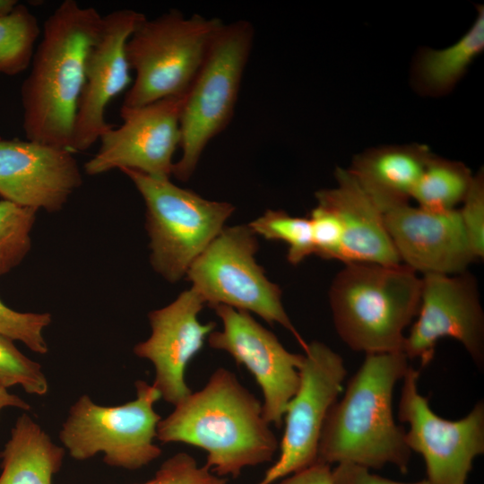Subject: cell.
Returning a JSON list of instances; mask_svg holds the SVG:
<instances>
[{
	"mask_svg": "<svg viewBox=\"0 0 484 484\" xmlns=\"http://www.w3.org/2000/svg\"><path fill=\"white\" fill-rule=\"evenodd\" d=\"M36 210L0 201V275L18 266L31 247Z\"/></svg>",
	"mask_w": 484,
	"mask_h": 484,
	"instance_id": "26",
	"label": "cell"
},
{
	"mask_svg": "<svg viewBox=\"0 0 484 484\" xmlns=\"http://www.w3.org/2000/svg\"><path fill=\"white\" fill-rule=\"evenodd\" d=\"M421 287V277L403 264H345L329 290L338 335L355 351H402L404 331L419 308Z\"/></svg>",
	"mask_w": 484,
	"mask_h": 484,
	"instance_id": "4",
	"label": "cell"
},
{
	"mask_svg": "<svg viewBox=\"0 0 484 484\" xmlns=\"http://www.w3.org/2000/svg\"><path fill=\"white\" fill-rule=\"evenodd\" d=\"M82 183L68 149L0 138V195L18 205L56 212Z\"/></svg>",
	"mask_w": 484,
	"mask_h": 484,
	"instance_id": "17",
	"label": "cell"
},
{
	"mask_svg": "<svg viewBox=\"0 0 484 484\" xmlns=\"http://www.w3.org/2000/svg\"><path fill=\"white\" fill-rule=\"evenodd\" d=\"M40 32L37 17L22 4L0 17V75H16L30 65Z\"/></svg>",
	"mask_w": 484,
	"mask_h": 484,
	"instance_id": "24",
	"label": "cell"
},
{
	"mask_svg": "<svg viewBox=\"0 0 484 484\" xmlns=\"http://www.w3.org/2000/svg\"><path fill=\"white\" fill-rule=\"evenodd\" d=\"M273 484H332L331 465L316 461Z\"/></svg>",
	"mask_w": 484,
	"mask_h": 484,
	"instance_id": "33",
	"label": "cell"
},
{
	"mask_svg": "<svg viewBox=\"0 0 484 484\" xmlns=\"http://www.w3.org/2000/svg\"><path fill=\"white\" fill-rule=\"evenodd\" d=\"M212 308L223 327L209 334V346L229 353L253 375L263 393L264 419L281 428L286 408L299 386L304 355L285 349L250 313L225 305Z\"/></svg>",
	"mask_w": 484,
	"mask_h": 484,
	"instance_id": "13",
	"label": "cell"
},
{
	"mask_svg": "<svg viewBox=\"0 0 484 484\" xmlns=\"http://www.w3.org/2000/svg\"><path fill=\"white\" fill-rule=\"evenodd\" d=\"M314 244V254L324 259L341 261L342 229L336 215L317 204L308 217Z\"/></svg>",
	"mask_w": 484,
	"mask_h": 484,
	"instance_id": "30",
	"label": "cell"
},
{
	"mask_svg": "<svg viewBox=\"0 0 484 484\" xmlns=\"http://www.w3.org/2000/svg\"><path fill=\"white\" fill-rule=\"evenodd\" d=\"M384 220L401 263L417 273L459 274L477 261L458 209L435 212L408 203Z\"/></svg>",
	"mask_w": 484,
	"mask_h": 484,
	"instance_id": "18",
	"label": "cell"
},
{
	"mask_svg": "<svg viewBox=\"0 0 484 484\" xmlns=\"http://www.w3.org/2000/svg\"><path fill=\"white\" fill-rule=\"evenodd\" d=\"M458 209L462 224L477 260L484 257V170L474 175L471 187Z\"/></svg>",
	"mask_w": 484,
	"mask_h": 484,
	"instance_id": "29",
	"label": "cell"
},
{
	"mask_svg": "<svg viewBox=\"0 0 484 484\" xmlns=\"http://www.w3.org/2000/svg\"><path fill=\"white\" fill-rule=\"evenodd\" d=\"M419 371L409 367L403 378L398 419L409 424L405 442L425 462L428 484H466L474 460L484 454V402L462 419L436 414L419 391Z\"/></svg>",
	"mask_w": 484,
	"mask_h": 484,
	"instance_id": "10",
	"label": "cell"
},
{
	"mask_svg": "<svg viewBox=\"0 0 484 484\" xmlns=\"http://www.w3.org/2000/svg\"><path fill=\"white\" fill-rule=\"evenodd\" d=\"M136 484H160V481L156 477H154L153 479H151L150 480H147V481L143 482V483H136Z\"/></svg>",
	"mask_w": 484,
	"mask_h": 484,
	"instance_id": "36",
	"label": "cell"
},
{
	"mask_svg": "<svg viewBox=\"0 0 484 484\" xmlns=\"http://www.w3.org/2000/svg\"><path fill=\"white\" fill-rule=\"evenodd\" d=\"M102 20L95 8L65 0L44 22L21 88L26 139L71 151L86 62Z\"/></svg>",
	"mask_w": 484,
	"mask_h": 484,
	"instance_id": "2",
	"label": "cell"
},
{
	"mask_svg": "<svg viewBox=\"0 0 484 484\" xmlns=\"http://www.w3.org/2000/svg\"><path fill=\"white\" fill-rule=\"evenodd\" d=\"M332 484H428L427 480L402 482L382 477L372 470L352 463H340L332 470Z\"/></svg>",
	"mask_w": 484,
	"mask_h": 484,
	"instance_id": "32",
	"label": "cell"
},
{
	"mask_svg": "<svg viewBox=\"0 0 484 484\" xmlns=\"http://www.w3.org/2000/svg\"><path fill=\"white\" fill-rule=\"evenodd\" d=\"M223 23L219 18L186 16L178 10L145 17L126 43L135 78L122 107L137 108L184 96Z\"/></svg>",
	"mask_w": 484,
	"mask_h": 484,
	"instance_id": "5",
	"label": "cell"
},
{
	"mask_svg": "<svg viewBox=\"0 0 484 484\" xmlns=\"http://www.w3.org/2000/svg\"><path fill=\"white\" fill-rule=\"evenodd\" d=\"M336 186L315 192L317 204L330 209L342 229L341 262L402 264L385 228L384 213L348 169L336 168Z\"/></svg>",
	"mask_w": 484,
	"mask_h": 484,
	"instance_id": "19",
	"label": "cell"
},
{
	"mask_svg": "<svg viewBox=\"0 0 484 484\" xmlns=\"http://www.w3.org/2000/svg\"><path fill=\"white\" fill-rule=\"evenodd\" d=\"M246 20L223 23L184 96L180 115L179 160L172 175L187 181L203 151L229 125L254 41Z\"/></svg>",
	"mask_w": 484,
	"mask_h": 484,
	"instance_id": "6",
	"label": "cell"
},
{
	"mask_svg": "<svg viewBox=\"0 0 484 484\" xmlns=\"http://www.w3.org/2000/svg\"><path fill=\"white\" fill-rule=\"evenodd\" d=\"M51 322L50 313L15 311L0 299V334L13 341H21L35 353L48 352L44 330Z\"/></svg>",
	"mask_w": 484,
	"mask_h": 484,
	"instance_id": "28",
	"label": "cell"
},
{
	"mask_svg": "<svg viewBox=\"0 0 484 484\" xmlns=\"http://www.w3.org/2000/svg\"><path fill=\"white\" fill-rule=\"evenodd\" d=\"M65 452L37 421L22 413L0 452V484H52Z\"/></svg>",
	"mask_w": 484,
	"mask_h": 484,
	"instance_id": "22",
	"label": "cell"
},
{
	"mask_svg": "<svg viewBox=\"0 0 484 484\" xmlns=\"http://www.w3.org/2000/svg\"><path fill=\"white\" fill-rule=\"evenodd\" d=\"M270 426L262 402L234 373L220 367L160 420L157 439L199 447L212 473L237 478L245 468L272 460L279 441Z\"/></svg>",
	"mask_w": 484,
	"mask_h": 484,
	"instance_id": "1",
	"label": "cell"
},
{
	"mask_svg": "<svg viewBox=\"0 0 484 484\" xmlns=\"http://www.w3.org/2000/svg\"><path fill=\"white\" fill-rule=\"evenodd\" d=\"M204 305L194 288L184 290L170 304L149 313L151 335L133 349L135 356L152 364L153 386L174 406L192 393L186 381V367L216 327L214 322L199 321Z\"/></svg>",
	"mask_w": 484,
	"mask_h": 484,
	"instance_id": "16",
	"label": "cell"
},
{
	"mask_svg": "<svg viewBox=\"0 0 484 484\" xmlns=\"http://www.w3.org/2000/svg\"><path fill=\"white\" fill-rule=\"evenodd\" d=\"M185 96V95H184ZM184 96L165 98L137 107H121L123 123L99 137L100 146L84 164L89 176L115 169H133L156 177H170L174 153L180 145Z\"/></svg>",
	"mask_w": 484,
	"mask_h": 484,
	"instance_id": "14",
	"label": "cell"
},
{
	"mask_svg": "<svg viewBox=\"0 0 484 484\" xmlns=\"http://www.w3.org/2000/svg\"><path fill=\"white\" fill-rule=\"evenodd\" d=\"M160 484H226L225 478L212 473L205 465L199 467L193 456L177 453L165 460L155 476Z\"/></svg>",
	"mask_w": 484,
	"mask_h": 484,
	"instance_id": "31",
	"label": "cell"
},
{
	"mask_svg": "<svg viewBox=\"0 0 484 484\" xmlns=\"http://www.w3.org/2000/svg\"><path fill=\"white\" fill-rule=\"evenodd\" d=\"M8 407L20 409L25 411H30V405L18 395L11 393L7 388L0 385V414Z\"/></svg>",
	"mask_w": 484,
	"mask_h": 484,
	"instance_id": "34",
	"label": "cell"
},
{
	"mask_svg": "<svg viewBox=\"0 0 484 484\" xmlns=\"http://www.w3.org/2000/svg\"><path fill=\"white\" fill-rule=\"evenodd\" d=\"M146 207L150 261L155 272L174 283L186 276L196 257L223 229L235 207L205 199L169 177L124 169Z\"/></svg>",
	"mask_w": 484,
	"mask_h": 484,
	"instance_id": "7",
	"label": "cell"
},
{
	"mask_svg": "<svg viewBox=\"0 0 484 484\" xmlns=\"http://www.w3.org/2000/svg\"><path fill=\"white\" fill-rule=\"evenodd\" d=\"M144 18L133 9L115 10L103 16L86 62L71 144L73 153L91 148L112 126L106 121L107 107L130 84L126 43Z\"/></svg>",
	"mask_w": 484,
	"mask_h": 484,
	"instance_id": "15",
	"label": "cell"
},
{
	"mask_svg": "<svg viewBox=\"0 0 484 484\" xmlns=\"http://www.w3.org/2000/svg\"><path fill=\"white\" fill-rule=\"evenodd\" d=\"M17 4L16 0H0V17L9 13Z\"/></svg>",
	"mask_w": 484,
	"mask_h": 484,
	"instance_id": "35",
	"label": "cell"
},
{
	"mask_svg": "<svg viewBox=\"0 0 484 484\" xmlns=\"http://www.w3.org/2000/svg\"><path fill=\"white\" fill-rule=\"evenodd\" d=\"M462 162L432 153L412 194L418 206L435 212H449L462 203L473 178Z\"/></svg>",
	"mask_w": 484,
	"mask_h": 484,
	"instance_id": "23",
	"label": "cell"
},
{
	"mask_svg": "<svg viewBox=\"0 0 484 484\" xmlns=\"http://www.w3.org/2000/svg\"><path fill=\"white\" fill-rule=\"evenodd\" d=\"M255 235L288 245V261L298 264L314 254L311 223L308 218L291 216L284 211L268 210L248 224Z\"/></svg>",
	"mask_w": 484,
	"mask_h": 484,
	"instance_id": "25",
	"label": "cell"
},
{
	"mask_svg": "<svg viewBox=\"0 0 484 484\" xmlns=\"http://www.w3.org/2000/svg\"><path fill=\"white\" fill-rule=\"evenodd\" d=\"M256 235L247 225L224 227L196 257L186 276L211 307L225 305L255 313L270 324L290 331L303 350V340L288 316L280 287L256 263Z\"/></svg>",
	"mask_w": 484,
	"mask_h": 484,
	"instance_id": "9",
	"label": "cell"
},
{
	"mask_svg": "<svg viewBox=\"0 0 484 484\" xmlns=\"http://www.w3.org/2000/svg\"><path fill=\"white\" fill-rule=\"evenodd\" d=\"M469 30L454 44L444 48L420 47L410 68V84L421 97L440 98L451 93L484 50V6Z\"/></svg>",
	"mask_w": 484,
	"mask_h": 484,
	"instance_id": "21",
	"label": "cell"
},
{
	"mask_svg": "<svg viewBox=\"0 0 484 484\" xmlns=\"http://www.w3.org/2000/svg\"><path fill=\"white\" fill-rule=\"evenodd\" d=\"M304 350L299 386L283 417L279 458L257 484H273L316 462L324 420L342 391L347 369L341 356L318 341Z\"/></svg>",
	"mask_w": 484,
	"mask_h": 484,
	"instance_id": "11",
	"label": "cell"
},
{
	"mask_svg": "<svg viewBox=\"0 0 484 484\" xmlns=\"http://www.w3.org/2000/svg\"><path fill=\"white\" fill-rule=\"evenodd\" d=\"M417 319L405 336L402 352L422 367L434 358L442 338L458 341L475 366L484 369V313L477 281L459 274H424Z\"/></svg>",
	"mask_w": 484,
	"mask_h": 484,
	"instance_id": "12",
	"label": "cell"
},
{
	"mask_svg": "<svg viewBox=\"0 0 484 484\" xmlns=\"http://www.w3.org/2000/svg\"><path fill=\"white\" fill-rule=\"evenodd\" d=\"M409 367L402 351L366 354L343 397L326 416L317 462L352 463L370 470L392 464L403 473L408 471L411 451L403 428L395 423L393 394Z\"/></svg>",
	"mask_w": 484,
	"mask_h": 484,
	"instance_id": "3",
	"label": "cell"
},
{
	"mask_svg": "<svg viewBox=\"0 0 484 484\" xmlns=\"http://www.w3.org/2000/svg\"><path fill=\"white\" fill-rule=\"evenodd\" d=\"M136 396L116 406L100 405L82 394L70 407L59 440L76 461L103 454L111 467L130 471L149 465L162 454L155 444L160 415L154 404L161 398L153 385L134 383Z\"/></svg>",
	"mask_w": 484,
	"mask_h": 484,
	"instance_id": "8",
	"label": "cell"
},
{
	"mask_svg": "<svg viewBox=\"0 0 484 484\" xmlns=\"http://www.w3.org/2000/svg\"><path fill=\"white\" fill-rule=\"evenodd\" d=\"M432 153L429 147L416 143L371 147L355 155L348 169L385 214L412 199Z\"/></svg>",
	"mask_w": 484,
	"mask_h": 484,
	"instance_id": "20",
	"label": "cell"
},
{
	"mask_svg": "<svg viewBox=\"0 0 484 484\" xmlns=\"http://www.w3.org/2000/svg\"><path fill=\"white\" fill-rule=\"evenodd\" d=\"M0 385L5 388L20 385L27 393L45 396L48 380L41 365L25 356L13 341L0 334Z\"/></svg>",
	"mask_w": 484,
	"mask_h": 484,
	"instance_id": "27",
	"label": "cell"
}]
</instances>
